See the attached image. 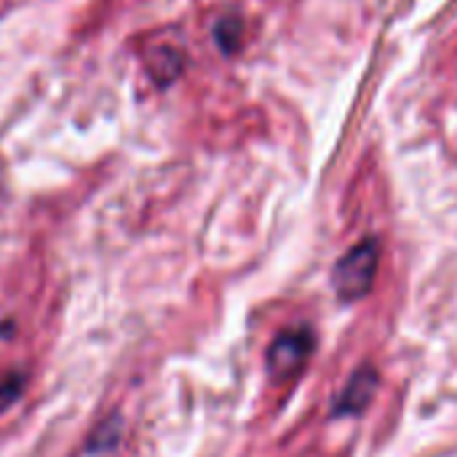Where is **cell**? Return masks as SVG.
Returning a JSON list of instances; mask_svg holds the SVG:
<instances>
[{
  "instance_id": "obj_1",
  "label": "cell",
  "mask_w": 457,
  "mask_h": 457,
  "mask_svg": "<svg viewBox=\"0 0 457 457\" xmlns=\"http://www.w3.org/2000/svg\"><path fill=\"white\" fill-rule=\"evenodd\" d=\"M378 265H380L378 238H364L351 252H345L332 270V287H335L337 297L343 303L364 300L375 287Z\"/></svg>"
},
{
  "instance_id": "obj_2",
  "label": "cell",
  "mask_w": 457,
  "mask_h": 457,
  "mask_svg": "<svg viewBox=\"0 0 457 457\" xmlns=\"http://www.w3.org/2000/svg\"><path fill=\"white\" fill-rule=\"evenodd\" d=\"M316 351V335L311 327H295L281 332L268 348V372L273 380L297 378Z\"/></svg>"
},
{
  "instance_id": "obj_3",
  "label": "cell",
  "mask_w": 457,
  "mask_h": 457,
  "mask_svg": "<svg viewBox=\"0 0 457 457\" xmlns=\"http://www.w3.org/2000/svg\"><path fill=\"white\" fill-rule=\"evenodd\" d=\"M378 383H380V378H378V370L375 367H359L353 375H351V380L345 383V388L340 391V396L335 399V407H332V415L335 418H348V415H361L370 404H372V399H375V391H378Z\"/></svg>"
},
{
  "instance_id": "obj_4",
  "label": "cell",
  "mask_w": 457,
  "mask_h": 457,
  "mask_svg": "<svg viewBox=\"0 0 457 457\" xmlns=\"http://www.w3.org/2000/svg\"><path fill=\"white\" fill-rule=\"evenodd\" d=\"M241 32H244V27H241V21H238V19H222V21L217 24V29H214L220 48H222V51H228V54L238 48Z\"/></svg>"
},
{
  "instance_id": "obj_5",
  "label": "cell",
  "mask_w": 457,
  "mask_h": 457,
  "mask_svg": "<svg viewBox=\"0 0 457 457\" xmlns=\"http://www.w3.org/2000/svg\"><path fill=\"white\" fill-rule=\"evenodd\" d=\"M19 391H21V378L19 375H11L0 383V410H5L8 404H13L19 399Z\"/></svg>"
}]
</instances>
